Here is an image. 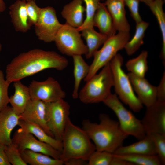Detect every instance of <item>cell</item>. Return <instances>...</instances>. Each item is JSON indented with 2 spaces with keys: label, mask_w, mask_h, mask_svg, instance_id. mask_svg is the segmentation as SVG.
Returning <instances> with one entry per match:
<instances>
[{
  "label": "cell",
  "mask_w": 165,
  "mask_h": 165,
  "mask_svg": "<svg viewBox=\"0 0 165 165\" xmlns=\"http://www.w3.org/2000/svg\"><path fill=\"white\" fill-rule=\"evenodd\" d=\"M68 64L65 57L56 52L35 49L20 53L7 65L6 79L10 84L47 69L63 70Z\"/></svg>",
  "instance_id": "6da1fadb"
},
{
  "label": "cell",
  "mask_w": 165,
  "mask_h": 165,
  "mask_svg": "<svg viewBox=\"0 0 165 165\" xmlns=\"http://www.w3.org/2000/svg\"><path fill=\"white\" fill-rule=\"evenodd\" d=\"M99 119V123L83 120L82 128L93 142L96 150L113 153L122 145L128 136L121 130L118 121L112 119L108 115L101 114Z\"/></svg>",
  "instance_id": "7a4b0ae2"
},
{
  "label": "cell",
  "mask_w": 165,
  "mask_h": 165,
  "mask_svg": "<svg viewBox=\"0 0 165 165\" xmlns=\"http://www.w3.org/2000/svg\"><path fill=\"white\" fill-rule=\"evenodd\" d=\"M62 142L63 148L60 159L64 163L74 158L88 161L96 150L94 144L85 131L74 124L70 118L64 129Z\"/></svg>",
  "instance_id": "3957f363"
},
{
  "label": "cell",
  "mask_w": 165,
  "mask_h": 165,
  "mask_svg": "<svg viewBox=\"0 0 165 165\" xmlns=\"http://www.w3.org/2000/svg\"><path fill=\"white\" fill-rule=\"evenodd\" d=\"M89 80L79 93L78 98L86 104L103 102L112 93L113 81L109 63Z\"/></svg>",
  "instance_id": "277c9868"
},
{
  "label": "cell",
  "mask_w": 165,
  "mask_h": 165,
  "mask_svg": "<svg viewBox=\"0 0 165 165\" xmlns=\"http://www.w3.org/2000/svg\"><path fill=\"white\" fill-rule=\"evenodd\" d=\"M123 62L122 56L117 53L109 63L113 76V86L119 99L134 112H138L143 108V105L134 93L128 75L122 69Z\"/></svg>",
  "instance_id": "5b68a950"
},
{
  "label": "cell",
  "mask_w": 165,
  "mask_h": 165,
  "mask_svg": "<svg viewBox=\"0 0 165 165\" xmlns=\"http://www.w3.org/2000/svg\"><path fill=\"white\" fill-rule=\"evenodd\" d=\"M130 37L129 32H118L117 34L109 37L102 48L94 55L93 60L90 65L89 73L84 81H87L100 69L109 63L118 51L124 48Z\"/></svg>",
  "instance_id": "8992f818"
},
{
  "label": "cell",
  "mask_w": 165,
  "mask_h": 165,
  "mask_svg": "<svg viewBox=\"0 0 165 165\" xmlns=\"http://www.w3.org/2000/svg\"><path fill=\"white\" fill-rule=\"evenodd\" d=\"M103 102L116 114L124 133L139 140L145 137L146 134L141 121L124 106L116 94H111Z\"/></svg>",
  "instance_id": "52a82bcc"
},
{
  "label": "cell",
  "mask_w": 165,
  "mask_h": 165,
  "mask_svg": "<svg viewBox=\"0 0 165 165\" xmlns=\"http://www.w3.org/2000/svg\"><path fill=\"white\" fill-rule=\"evenodd\" d=\"M77 28L66 23L63 24L54 40L56 46L62 53L69 56L86 55L88 48Z\"/></svg>",
  "instance_id": "ba28073f"
},
{
  "label": "cell",
  "mask_w": 165,
  "mask_h": 165,
  "mask_svg": "<svg viewBox=\"0 0 165 165\" xmlns=\"http://www.w3.org/2000/svg\"><path fill=\"white\" fill-rule=\"evenodd\" d=\"M47 126L54 137L62 141L64 129L69 118L70 106L64 99L46 103Z\"/></svg>",
  "instance_id": "9c48e42d"
},
{
  "label": "cell",
  "mask_w": 165,
  "mask_h": 165,
  "mask_svg": "<svg viewBox=\"0 0 165 165\" xmlns=\"http://www.w3.org/2000/svg\"><path fill=\"white\" fill-rule=\"evenodd\" d=\"M62 25L59 22L53 7L48 6L41 8L38 19L34 25L35 34L39 40L50 43L54 41Z\"/></svg>",
  "instance_id": "30bf717a"
},
{
  "label": "cell",
  "mask_w": 165,
  "mask_h": 165,
  "mask_svg": "<svg viewBox=\"0 0 165 165\" xmlns=\"http://www.w3.org/2000/svg\"><path fill=\"white\" fill-rule=\"evenodd\" d=\"M28 87L31 99L46 103L64 99L66 95L58 81L51 77L42 81L33 80Z\"/></svg>",
  "instance_id": "8fae6325"
},
{
  "label": "cell",
  "mask_w": 165,
  "mask_h": 165,
  "mask_svg": "<svg viewBox=\"0 0 165 165\" xmlns=\"http://www.w3.org/2000/svg\"><path fill=\"white\" fill-rule=\"evenodd\" d=\"M12 142L20 152L25 149L42 153L56 159H60L61 153L50 145L37 139L32 134L20 128L14 133Z\"/></svg>",
  "instance_id": "7c38bea8"
},
{
  "label": "cell",
  "mask_w": 165,
  "mask_h": 165,
  "mask_svg": "<svg viewBox=\"0 0 165 165\" xmlns=\"http://www.w3.org/2000/svg\"><path fill=\"white\" fill-rule=\"evenodd\" d=\"M146 108L141 120L146 134H165V101L157 100Z\"/></svg>",
  "instance_id": "4fadbf2b"
},
{
  "label": "cell",
  "mask_w": 165,
  "mask_h": 165,
  "mask_svg": "<svg viewBox=\"0 0 165 165\" xmlns=\"http://www.w3.org/2000/svg\"><path fill=\"white\" fill-rule=\"evenodd\" d=\"M20 118L38 125L49 135L54 138L47 124L46 102L41 100L31 99L20 115Z\"/></svg>",
  "instance_id": "5bb4252c"
},
{
  "label": "cell",
  "mask_w": 165,
  "mask_h": 165,
  "mask_svg": "<svg viewBox=\"0 0 165 165\" xmlns=\"http://www.w3.org/2000/svg\"><path fill=\"white\" fill-rule=\"evenodd\" d=\"M133 89L142 105L148 107L157 100V87L151 84L145 77L128 74Z\"/></svg>",
  "instance_id": "9a60e30c"
},
{
  "label": "cell",
  "mask_w": 165,
  "mask_h": 165,
  "mask_svg": "<svg viewBox=\"0 0 165 165\" xmlns=\"http://www.w3.org/2000/svg\"><path fill=\"white\" fill-rule=\"evenodd\" d=\"M20 119V116L10 106L0 112V144L6 145L12 143L11 133L18 125Z\"/></svg>",
  "instance_id": "2e32d148"
},
{
  "label": "cell",
  "mask_w": 165,
  "mask_h": 165,
  "mask_svg": "<svg viewBox=\"0 0 165 165\" xmlns=\"http://www.w3.org/2000/svg\"><path fill=\"white\" fill-rule=\"evenodd\" d=\"M113 154L119 155L142 154L157 155L154 143L151 135L146 134L143 139L131 145L117 148Z\"/></svg>",
  "instance_id": "e0dca14e"
},
{
  "label": "cell",
  "mask_w": 165,
  "mask_h": 165,
  "mask_svg": "<svg viewBox=\"0 0 165 165\" xmlns=\"http://www.w3.org/2000/svg\"><path fill=\"white\" fill-rule=\"evenodd\" d=\"M105 3L116 31L129 32L130 26L126 17L123 0H106Z\"/></svg>",
  "instance_id": "ac0fdd59"
},
{
  "label": "cell",
  "mask_w": 165,
  "mask_h": 165,
  "mask_svg": "<svg viewBox=\"0 0 165 165\" xmlns=\"http://www.w3.org/2000/svg\"><path fill=\"white\" fill-rule=\"evenodd\" d=\"M27 1L17 0L9 7V14L16 31L26 32L31 28L27 11Z\"/></svg>",
  "instance_id": "d6986e66"
},
{
  "label": "cell",
  "mask_w": 165,
  "mask_h": 165,
  "mask_svg": "<svg viewBox=\"0 0 165 165\" xmlns=\"http://www.w3.org/2000/svg\"><path fill=\"white\" fill-rule=\"evenodd\" d=\"M18 125L24 130L33 134L39 141L50 145L61 152L63 148L62 141L57 139L49 135L38 125L20 118Z\"/></svg>",
  "instance_id": "ffe728a7"
},
{
  "label": "cell",
  "mask_w": 165,
  "mask_h": 165,
  "mask_svg": "<svg viewBox=\"0 0 165 165\" xmlns=\"http://www.w3.org/2000/svg\"><path fill=\"white\" fill-rule=\"evenodd\" d=\"M85 8L82 5V0H73L64 6L61 14L68 25L78 28L82 24Z\"/></svg>",
  "instance_id": "44dd1931"
},
{
  "label": "cell",
  "mask_w": 165,
  "mask_h": 165,
  "mask_svg": "<svg viewBox=\"0 0 165 165\" xmlns=\"http://www.w3.org/2000/svg\"><path fill=\"white\" fill-rule=\"evenodd\" d=\"M93 25L100 33L108 37L116 34L117 31L105 3H100L94 16Z\"/></svg>",
  "instance_id": "7402d4cb"
},
{
  "label": "cell",
  "mask_w": 165,
  "mask_h": 165,
  "mask_svg": "<svg viewBox=\"0 0 165 165\" xmlns=\"http://www.w3.org/2000/svg\"><path fill=\"white\" fill-rule=\"evenodd\" d=\"M13 82L15 92L9 97V103L14 112L20 116L31 100L29 90L28 87L23 84L20 80Z\"/></svg>",
  "instance_id": "603a6c76"
},
{
  "label": "cell",
  "mask_w": 165,
  "mask_h": 165,
  "mask_svg": "<svg viewBox=\"0 0 165 165\" xmlns=\"http://www.w3.org/2000/svg\"><path fill=\"white\" fill-rule=\"evenodd\" d=\"M81 35L85 40L88 52L85 55L87 59L91 58L99 48L104 43L108 37L96 31L94 28H87L80 31Z\"/></svg>",
  "instance_id": "cb8c5ba5"
},
{
  "label": "cell",
  "mask_w": 165,
  "mask_h": 165,
  "mask_svg": "<svg viewBox=\"0 0 165 165\" xmlns=\"http://www.w3.org/2000/svg\"><path fill=\"white\" fill-rule=\"evenodd\" d=\"M74 65L73 75L74 86L72 94L74 99L78 98L79 89L81 81L88 75L90 65L84 61L82 55H76L72 57Z\"/></svg>",
  "instance_id": "d4e9b609"
},
{
  "label": "cell",
  "mask_w": 165,
  "mask_h": 165,
  "mask_svg": "<svg viewBox=\"0 0 165 165\" xmlns=\"http://www.w3.org/2000/svg\"><path fill=\"white\" fill-rule=\"evenodd\" d=\"M22 158L28 164L31 165H62L64 162L42 153L25 149L20 152Z\"/></svg>",
  "instance_id": "484cf974"
},
{
  "label": "cell",
  "mask_w": 165,
  "mask_h": 165,
  "mask_svg": "<svg viewBox=\"0 0 165 165\" xmlns=\"http://www.w3.org/2000/svg\"><path fill=\"white\" fill-rule=\"evenodd\" d=\"M163 0H154L148 6L156 16L161 30L162 39V46L161 58L164 65H165V14L163 9Z\"/></svg>",
  "instance_id": "4316f807"
},
{
  "label": "cell",
  "mask_w": 165,
  "mask_h": 165,
  "mask_svg": "<svg viewBox=\"0 0 165 165\" xmlns=\"http://www.w3.org/2000/svg\"><path fill=\"white\" fill-rule=\"evenodd\" d=\"M148 56L147 51L143 50L138 57L128 60L125 64L127 70L137 76L145 77L148 69Z\"/></svg>",
  "instance_id": "83f0119b"
},
{
  "label": "cell",
  "mask_w": 165,
  "mask_h": 165,
  "mask_svg": "<svg viewBox=\"0 0 165 165\" xmlns=\"http://www.w3.org/2000/svg\"><path fill=\"white\" fill-rule=\"evenodd\" d=\"M149 23L143 20L136 24V31L132 38L125 44L124 48L129 55L134 53L143 43L145 31Z\"/></svg>",
  "instance_id": "f1b7e54d"
},
{
  "label": "cell",
  "mask_w": 165,
  "mask_h": 165,
  "mask_svg": "<svg viewBox=\"0 0 165 165\" xmlns=\"http://www.w3.org/2000/svg\"><path fill=\"white\" fill-rule=\"evenodd\" d=\"M114 154L118 157L132 163L134 165H162L157 155L132 154L119 155Z\"/></svg>",
  "instance_id": "f546056e"
},
{
  "label": "cell",
  "mask_w": 165,
  "mask_h": 165,
  "mask_svg": "<svg viewBox=\"0 0 165 165\" xmlns=\"http://www.w3.org/2000/svg\"><path fill=\"white\" fill-rule=\"evenodd\" d=\"M100 0H83L86 6L85 11L86 17L82 25L79 28H77L79 31H80L85 28H94V18Z\"/></svg>",
  "instance_id": "4dcf8cb0"
},
{
  "label": "cell",
  "mask_w": 165,
  "mask_h": 165,
  "mask_svg": "<svg viewBox=\"0 0 165 165\" xmlns=\"http://www.w3.org/2000/svg\"><path fill=\"white\" fill-rule=\"evenodd\" d=\"M113 157L112 153L96 150L90 156L87 165H110Z\"/></svg>",
  "instance_id": "1f68e13d"
},
{
  "label": "cell",
  "mask_w": 165,
  "mask_h": 165,
  "mask_svg": "<svg viewBox=\"0 0 165 165\" xmlns=\"http://www.w3.org/2000/svg\"><path fill=\"white\" fill-rule=\"evenodd\" d=\"M5 151L8 160L13 165H28L22 158L16 144L12 142L5 145Z\"/></svg>",
  "instance_id": "d6a6232c"
},
{
  "label": "cell",
  "mask_w": 165,
  "mask_h": 165,
  "mask_svg": "<svg viewBox=\"0 0 165 165\" xmlns=\"http://www.w3.org/2000/svg\"><path fill=\"white\" fill-rule=\"evenodd\" d=\"M9 85L5 79L2 71L0 69V112L5 108L9 103L8 90Z\"/></svg>",
  "instance_id": "836d02e7"
},
{
  "label": "cell",
  "mask_w": 165,
  "mask_h": 165,
  "mask_svg": "<svg viewBox=\"0 0 165 165\" xmlns=\"http://www.w3.org/2000/svg\"><path fill=\"white\" fill-rule=\"evenodd\" d=\"M162 165L165 164V134H153L151 135Z\"/></svg>",
  "instance_id": "e575fe53"
},
{
  "label": "cell",
  "mask_w": 165,
  "mask_h": 165,
  "mask_svg": "<svg viewBox=\"0 0 165 165\" xmlns=\"http://www.w3.org/2000/svg\"><path fill=\"white\" fill-rule=\"evenodd\" d=\"M41 8L37 5L35 1L27 2V11L29 23L31 26L35 25L38 19Z\"/></svg>",
  "instance_id": "d590c367"
},
{
  "label": "cell",
  "mask_w": 165,
  "mask_h": 165,
  "mask_svg": "<svg viewBox=\"0 0 165 165\" xmlns=\"http://www.w3.org/2000/svg\"><path fill=\"white\" fill-rule=\"evenodd\" d=\"M125 5L128 8L131 15L136 23L142 20L139 12V0H123Z\"/></svg>",
  "instance_id": "8d00e7d4"
},
{
  "label": "cell",
  "mask_w": 165,
  "mask_h": 165,
  "mask_svg": "<svg viewBox=\"0 0 165 165\" xmlns=\"http://www.w3.org/2000/svg\"><path fill=\"white\" fill-rule=\"evenodd\" d=\"M157 87V100L165 101V72Z\"/></svg>",
  "instance_id": "74e56055"
},
{
  "label": "cell",
  "mask_w": 165,
  "mask_h": 165,
  "mask_svg": "<svg viewBox=\"0 0 165 165\" xmlns=\"http://www.w3.org/2000/svg\"><path fill=\"white\" fill-rule=\"evenodd\" d=\"M5 145L0 144V165H10L5 151Z\"/></svg>",
  "instance_id": "f35d334b"
},
{
  "label": "cell",
  "mask_w": 165,
  "mask_h": 165,
  "mask_svg": "<svg viewBox=\"0 0 165 165\" xmlns=\"http://www.w3.org/2000/svg\"><path fill=\"white\" fill-rule=\"evenodd\" d=\"M113 157L110 165H134L132 163L115 156L113 153Z\"/></svg>",
  "instance_id": "ab89813d"
},
{
  "label": "cell",
  "mask_w": 165,
  "mask_h": 165,
  "mask_svg": "<svg viewBox=\"0 0 165 165\" xmlns=\"http://www.w3.org/2000/svg\"><path fill=\"white\" fill-rule=\"evenodd\" d=\"M88 161L80 158H74L69 160L64 163L66 165H87Z\"/></svg>",
  "instance_id": "60d3db41"
},
{
  "label": "cell",
  "mask_w": 165,
  "mask_h": 165,
  "mask_svg": "<svg viewBox=\"0 0 165 165\" xmlns=\"http://www.w3.org/2000/svg\"><path fill=\"white\" fill-rule=\"evenodd\" d=\"M6 9V5L3 0H0V13L4 12Z\"/></svg>",
  "instance_id": "b9f144b4"
},
{
  "label": "cell",
  "mask_w": 165,
  "mask_h": 165,
  "mask_svg": "<svg viewBox=\"0 0 165 165\" xmlns=\"http://www.w3.org/2000/svg\"><path fill=\"white\" fill-rule=\"evenodd\" d=\"M154 0H139L140 1L145 3L148 6H149Z\"/></svg>",
  "instance_id": "7bdbcfd3"
},
{
  "label": "cell",
  "mask_w": 165,
  "mask_h": 165,
  "mask_svg": "<svg viewBox=\"0 0 165 165\" xmlns=\"http://www.w3.org/2000/svg\"><path fill=\"white\" fill-rule=\"evenodd\" d=\"M2 45L1 43L0 42V53L2 51Z\"/></svg>",
  "instance_id": "ee69618b"
},
{
  "label": "cell",
  "mask_w": 165,
  "mask_h": 165,
  "mask_svg": "<svg viewBox=\"0 0 165 165\" xmlns=\"http://www.w3.org/2000/svg\"><path fill=\"white\" fill-rule=\"evenodd\" d=\"M25 0L27 2L30 1H32V0L35 1V0Z\"/></svg>",
  "instance_id": "f6af8a7d"
},
{
  "label": "cell",
  "mask_w": 165,
  "mask_h": 165,
  "mask_svg": "<svg viewBox=\"0 0 165 165\" xmlns=\"http://www.w3.org/2000/svg\"></svg>",
  "instance_id": "bcb514c9"
}]
</instances>
